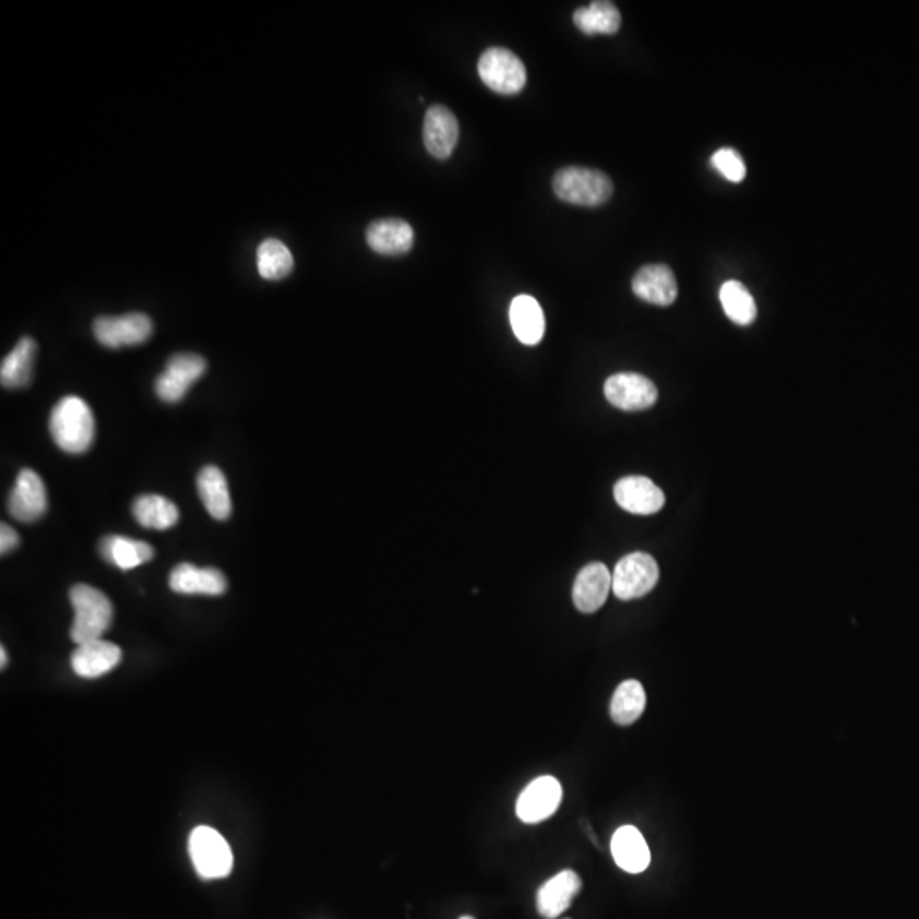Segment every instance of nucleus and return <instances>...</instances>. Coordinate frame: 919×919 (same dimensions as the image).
<instances>
[{
    "instance_id": "nucleus-31",
    "label": "nucleus",
    "mask_w": 919,
    "mask_h": 919,
    "mask_svg": "<svg viewBox=\"0 0 919 919\" xmlns=\"http://www.w3.org/2000/svg\"><path fill=\"white\" fill-rule=\"evenodd\" d=\"M20 541L21 538L16 534V529H12L11 526L2 523V528H0V553L8 556L11 550L16 549Z\"/></svg>"
},
{
    "instance_id": "nucleus-11",
    "label": "nucleus",
    "mask_w": 919,
    "mask_h": 919,
    "mask_svg": "<svg viewBox=\"0 0 919 919\" xmlns=\"http://www.w3.org/2000/svg\"><path fill=\"white\" fill-rule=\"evenodd\" d=\"M562 802V787L549 775L537 778L523 790L516 802V815L526 824H538L556 814Z\"/></svg>"
},
{
    "instance_id": "nucleus-7",
    "label": "nucleus",
    "mask_w": 919,
    "mask_h": 919,
    "mask_svg": "<svg viewBox=\"0 0 919 919\" xmlns=\"http://www.w3.org/2000/svg\"><path fill=\"white\" fill-rule=\"evenodd\" d=\"M206 361L194 353H179L167 361L166 370L155 379V394L167 404L182 401L191 385L205 375Z\"/></svg>"
},
{
    "instance_id": "nucleus-30",
    "label": "nucleus",
    "mask_w": 919,
    "mask_h": 919,
    "mask_svg": "<svg viewBox=\"0 0 919 919\" xmlns=\"http://www.w3.org/2000/svg\"><path fill=\"white\" fill-rule=\"evenodd\" d=\"M712 166L730 182H741L745 178V164L735 148H720L712 155Z\"/></svg>"
},
{
    "instance_id": "nucleus-15",
    "label": "nucleus",
    "mask_w": 919,
    "mask_h": 919,
    "mask_svg": "<svg viewBox=\"0 0 919 919\" xmlns=\"http://www.w3.org/2000/svg\"><path fill=\"white\" fill-rule=\"evenodd\" d=\"M120 660L121 649L118 645L97 638V641L77 645V649L70 657V665L77 677L94 680L112 671L120 665Z\"/></svg>"
},
{
    "instance_id": "nucleus-20",
    "label": "nucleus",
    "mask_w": 919,
    "mask_h": 919,
    "mask_svg": "<svg viewBox=\"0 0 919 919\" xmlns=\"http://www.w3.org/2000/svg\"><path fill=\"white\" fill-rule=\"evenodd\" d=\"M611 855L614 863L629 873H642L651 866L649 845L634 826H622L614 831Z\"/></svg>"
},
{
    "instance_id": "nucleus-27",
    "label": "nucleus",
    "mask_w": 919,
    "mask_h": 919,
    "mask_svg": "<svg viewBox=\"0 0 919 919\" xmlns=\"http://www.w3.org/2000/svg\"><path fill=\"white\" fill-rule=\"evenodd\" d=\"M255 264L261 278L279 282L294 271L295 260L290 249L286 248L282 240L266 239L258 248Z\"/></svg>"
},
{
    "instance_id": "nucleus-1",
    "label": "nucleus",
    "mask_w": 919,
    "mask_h": 919,
    "mask_svg": "<svg viewBox=\"0 0 919 919\" xmlns=\"http://www.w3.org/2000/svg\"><path fill=\"white\" fill-rule=\"evenodd\" d=\"M96 433V422L89 404L81 397L69 395L53 407L50 434L55 444L67 453H84L91 449Z\"/></svg>"
},
{
    "instance_id": "nucleus-32",
    "label": "nucleus",
    "mask_w": 919,
    "mask_h": 919,
    "mask_svg": "<svg viewBox=\"0 0 919 919\" xmlns=\"http://www.w3.org/2000/svg\"><path fill=\"white\" fill-rule=\"evenodd\" d=\"M0 657H2V663H0V666H2V669H4L5 666H8L9 660L8 651H5V647H0Z\"/></svg>"
},
{
    "instance_id": "nucleus-18",
    "label": "nucleus",
    "mask_w": 919,
    "mask_h": 919,
    "mask_svg": "<svg viewBox=\"0 0 919 919\" xmlns=\"http://www.w3.org/2000/svg\"><path fill=\"white\" fill-rule=\"evenodd\" d=\"M169 587L179 595L220 596L227 592V577L215 568L179 564L170 572Z\"/></svg>"
},
{
    "instance_id": "nucleus-16",
    "label": "nucleus",
    "mask_w": 919,
    "mask_h": 919,
    "mask_svg": "<svg viewBox=\"0 0 919 919\" xmlns=\"http://www.w3.org/2000/svg\"><path fill=\"white\" fill-rule=\"evenodd\" d=\"M632 290L647 303L669 307L678 298L677 276L666 264H647L634 276Z\"/></svg>"
},
{
    "instance_id": "nucleus-5",
    "label": "nucleus",
    "mask_w": 919,
    "mask_h": 919,
    "mask_svg": "<svg viewBox=\"0 0 919 919\" xmlns=\"http://www.w3.org/2000/svg\"><path fill=\"white\" fill-rule=\"evenodd\" d=\"M477 69L484 84L494 93L513 96L525 89V63L508 48L494 47L484 51Z\"/></svg>"
},
{
    "instance_id": "nucleus-22",
    "label": "nucleus",
    "mask_w": 919,
    "mask_h": 919,
    "mask_svg": "<svg viewBox=\"0 0 919 919\" xmlns=\"http://www.w3.org/2000/svg\"><path fill=\"white\" fill-rule=\"evenodd\" d=\"M196 484L198 494H200L201 502L208 511L210 516L218 520V522L230 518L232 499H230V492H228V484L224 472L215 465L201 468Z\"/></svg>"
},
{
    "instance_id": "nucleus-25",
    "label": "nucleus",
    "mask_w": 919,
    "mask_h": 919,
    "mask_svg": "<svg viewBox=\"0 0 919 919\" xmlns=\"http://www.w3.org/2000/svg\"><path fill=\"white\" fill-rule=\"evenodd\" d=\"M136 523L143 528L169 529L178 523L179 510L163 496H140L132 506Z\"/></svg>"
},
{
    "instance_id": "nucleus-24",
    "label": "nucleus",
    "mask_w": 919,
    "mask_h": 919,
    "mask_svg": "<svg viewBox=\"0 0 919 919\" xmlns=\"http://www.w3.org/2000/svg\"><path fill=\"white\" fill-rule=\"evenodd\" d=\"M36 343L32 337H23L12 349L0 367V382L5 389H24L33 379Z\"/></svg>"
},
{
    "instance_id": "nucleus-3",
    "label": "nucleus",
    "mask_w": 919,
    "mask_h": 919,
    "mask_svg": "<svg viewBox=\"0 0 919 919\" xmlns=\"http://www.w3.org/2000/svg\"><path fill=\"white\" fill-rule=\"evenodd\" d=\"M553 191L559 200L580 206H599L613 194V182L605 172L587 167H564L553 176Z\"/></svg>"
},
{
    "instance_id": "nucleus-8",
    "label": "nucleus",
    "mask_w": 919,
    "mask_h": 919,
    "mask_svg": "<svg viewBox=\"0 0 919 919\" xmlns=\"http://www.w3.org/2000/svg\"><path fill=\"white\" fill-rule=\"evenodd\" d=\"M94 337L105 348L120 349L123 346L143 344L154 333L151 318L145 313L133 312L120 318H97L93 324Z\"/></svg>"
},
{
    "instance_id": "nucleus-6",
    "label": "nucleus",
    "mask_w": 919,
    "mask_h": 919,
    "mask_svg": "<svg viewBox=\"0 0 919 919\" xmlns=\"http://www.w3.org/2000/svg\"><path fill=\"white\" fill-rule=\"evenodd\" d=\"M659 581V565L649 553L634 552L623 557L611 574V592L619 599L642 598L653 592Z\"/></svg>"
},
{
    "instance_id": "nucleus-21",
    "label": "nucleus",
    "mask_w": 919,
    "mask_h": 919,
    "mask_svg": "<svg viewBox=\"0 0 919 919\" xmlns=\"http://www.w3.org/2000/svg\"><path fill=\"white\" fill-rule=\"evenodd\" d=\"M510 321L514 336L526 346H537L545 334V315L540 303L529 295H518L511 301Z\"/></svg>"
},
{
    "instance_id": "nucleus-13",
    "label": "nucleus",
    "mask_w": 919,
    "mask_h": 919,
    "mask_svg": "<svg viewBox=\"0 0 919 919\" xmlns=\"http://www.w3.org/2000/svg\"><path fill=\"white\" fill-rule=\"evenodd\" d=\"M422 136L426 151L433 155L434 159H449L458 143V120L446 106H431L426 112Z\"/></svg>"
},
{
    "instance_id": "nucleus-10",
    "label": "nucleus",
    "mask_w": 919,
    "mask_h": 919,
    "mask_svg": "<svg viewBox=\"0 0 919 919\" xmlns=\"http://www.w3.org/2000/svg\"><path fill=\"white\" fill-rule=\"evenodd\" d=\"M48 510L47 487L35 470L24 468L9 496V513L17 522L33 523Z\"/></svg>"
},
{
    "instance_id": "nucleus-2",
    "label": "nucleus",
    "mask_w": 919,
    "mask_h": 919,
    "mask_svg": "<svg viewBox=\"0 0 919 919\" xmlns=\"http://www.w3.org/2000/svg\"><path fill=\"white\" fill-rule=\"evenodd\" d=\"M70 602L74 608L70 638L77 645L103 638L115 617L108 596L89 584H75L70 589Z\"/></svg>"
},
{
    "instance_id": "nucleus-29",
    "label": "nucleus",
    "mask_w": 919,
    "mask_h": 919,
    "mask_svg": "<svg viewBox=\"0 0 919 919\" xmlns=\"http://www.w3.org/2000/svg\"><path fill=\"white\" fill-rule=\"evenodd\" d=\"M720 303L727 318L738 325L753 324L757 315L756 301L742 283L729 279L720 286Z\"/></svg>"
},
{
    "instance_id": "nucleus-33",
    "label": "nucleus",
    "mask_w": 919,
    "mask_h": 919,
    "mask_svg": "<svg viewBox=\"0 0 919 919\" xmlns=\"http://www.w3.org/2000/svg\"><path fill=\"white\" fill-rule=\"evenodd\" d=\"M460 919H476V918H472V916H462V918H460Z\"/></svg>"
},
{
    "instance_id": "nucleus-12",
    "label": "nucleus",
    "mask_w": 919,
    "mask_h": 919,
    "mask_svg": "<svg viewBox=\"0 0 919 919\" xmlns=\"http://www.w3.org/2000/svg\"><path fill=\"white\" fill-rule=\"evenodd\" d=\"M614 501L632 514L659 513L665 508V492L647 477L630 476L614 484Z\"/></svg>"
},
{
    "instance_id": "nucleus-17",
    "label": "nucleus",
    "mask_w": 919,
    "mask_h": 919,
    "mask_svg": "<svg viewBox=\"0 0 919 919\" xmlns=\"http://www.w3.org/2000/svg\"><path fill=\"white\" fill-rule=\"evenodd\" d=\"M583 888V881L574 870H562L545 882L537 893V909L547 919L559 918L571 908L572 900Z\"/></svg>"
},
{
    "instance_id": "nucleus-14",
    "label": "nucleus",
    "mask_w": 919,
    "mask_h": 919,
    "mask_svg": "<svg viewBox=\"0 0 919 919\" xmlns=\"http://www.w3.org/2000/svg\"><path fill=\"white\" fill-rule=\"evenodd\" d=\"M611 592V572L601 562L581 569L572 587V599L581 613H595L607 602Z\"/></svg>"
},
{
    "instance_id": "nucleus-19",
    "label": "nucleus",
    "mask_w": 919,
    "mask_h": 919,
    "mask_svg": "<svg viewBox=\"0 0 919 919\" xmlns=\"http://www.w3.org/2000/svg\"><path fill=\"white\" fill-rule=\"evenodd\" d=\"M367 242L377 254H406L414 246V230L406 220L383 218L367 228Z\"/></svg>"
},
{
    "instance_id": "nucleus-26",
    "label": "nucleus",
    "mask_w": 919,
    "mask_h": 919,
    "mask_svg": "<svg viewBox=\"0 0 919 919\" xmlns=\"http://www.w3.org/2000/svg\"><path fill=\"white\" fill-rule=\"evenodd\" d=\"M574 24L584 35H614L622 26V14L613 2H593L574 12Z\"/></svg>"
},
{
    "instance_id": "nucleus-9",
    "label": "nucleus",
    "mask_w": 919,
    "mask_h": 919,
    "mask_svg": "<svg viewBox=\"0 0 919 919\" xmlns=\"http://www.w3.org/2000/svg\"><path fill=\"white\" fill-rule=\"evenodd\" d=\"M605 397L617 409L645 410L656 404L657 386L638 373H617L605 382Z\"/></svg>"
},
{
    "instance_id": "nucleus-4",
    "label": "nucleus",
    "mask_w": 919,
    "mask_h": 919,
    "mask_svg": "<svg viewBox=\"0 0 919 919\" xmlns=\"http://www.w3.org/2000/svg\"><path fill=\"white\" fill-rule=\"evenodd\" d=\"M190 855L198 875L206 881L224 879L232 872V850L224 836L213 827L200 826L193 830L190 836Z\"/></svg>"
},
{
    "instance_id": "nucleus-28",
    "label": "nucleus",
    "mask_w": 919,
    "mask_h": 919,
    "mask_svg": "<svg viewBox=\"0 0 919 919\" xmlns=\"http://www.w3.org/2000/svg\"><path fill=\"white\" fill-rule=\"evenodd\" d=\"M644 687L637 680H626L614 690L610 703V715L614 724L630 726L637 723L645 711Z\"/></svg>"
},
{
    "instance_id": "nucleus-23",
    "label": "nucleus",
    "mask_w": 919,
    "mask_h": 919,
    "mask_svg": "<svg viewBox=\"0 0 919 919\" xmlns=\"http://www.w3.org/2000/svg\"><path fill=\"white\" fill-rule=\"evenodd\" d=\"M99 553L106 562L117 565L121 571L139 568L154 559L155 552L151 545L133 538L111 535L100 540Z\"/></svg>"
}]
</instances>
